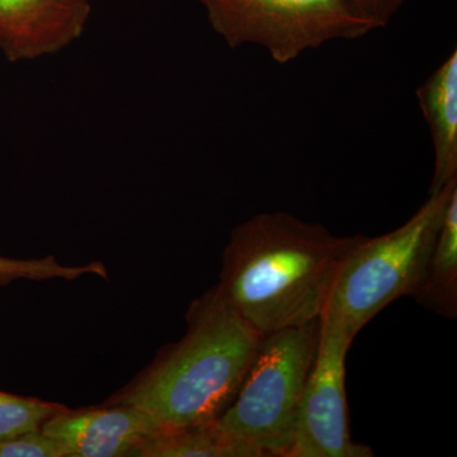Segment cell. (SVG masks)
Wrapping results in <instances>:
<instances>
[{"label":"cell","instance_id":"obj_1","mask_svg":"<svg viewBox=\"0 0 457 457\" xmlns=\"http://www.w3.org/2000/svg\"><path fill=\"white\" fill-rule=\"evenodd\" d=\"M362 237L335 236L288 212L260 213L231 233L213 291L263 337L311 323Z\"/></svg>","mask_w":457,"mask_h":457},{"label":"cell","instance_id":"obj_5","mask_svg":"<svg viewBox=\"0 0 457 457\" xmlns=\"http://www.w3.org/2000/svg\"><path fill=\"white\" fill-rule=\"evenodd\" d=\"M231 47L257 45L279 64L335 40H353L375 27L342 0H198Z\"/></svg>","mask_w":457,"mask_h":457},{"label":"cell","instance_id":"obj_14","mask_svg":"<svg viewBox=\"0 0 457 457\" xmlns=\"http://www.w3.org/2000/svg\"><path fill=\"white\" fill-rule=\"evenodd\" d=\"M0 457H64L55 441L41 431L0 441Z\"/></svg>","mask_w":457,"mask_h":457},{"label":"cell","instance_id":"obj_6","mask_svg":"<svg viewBox=\"0 0 457 457\" xmlns=\"http://www.w3.org/2000/svg\"><path fill=\"white\" fill-rule=\"evenodd\" d=\"M353 338L323 326L314 365L303 389L288 457H372L348 428L345 359Z\"/></svg>","mask_w":457,"mask_h":457},{"label":"cell","instance_id":"obj_7","mask_svg":"<svg viewBox=\"0 0 457 457\" xmlns=\"http://www.w3.org/2000/svg\"><path fill=\"white\" fill-rule=\"evenodd\" d=\"M90 0H0V51L9 62L55 55L82 37Z\"/></svg>","mask_w":457,"mask_h":457},{"label":"cell","instance_id":"obj_11","mask_svg":"<svg viewBox=\"0 0 457 457\" xmlns=\"http://www.w3.org/2000/svg\"><path fill=\"white\" fill-rule=\"evenodd\" d=\"M137 457H261L252 447L219 431L212 422L164 429L149 438Z\"/></svg>","mask_w":457,"mask_h":457},{"label":"cell","instance_id":"obj_3","mask_svg":"<svg viewBox=\"0 0 457 457\" xmlns=\"http://www.w3.org/2000/svg\"><path fill=\"white\" fill-rule=\"evenodd\" d=\"M457 179L407 222L381 237H363L337 270L320 321L354 339L369 321L402 296H413L444 220Z\"/></svg>","mask_w":457,"mask_h":457},{"label":"cell","instance_id":"obj_2","mask_svg":"<svg viewBox=\"0 0 457 457\" xmlns=\"http://www.w3.org/2000/svg\"><path fill=\"white\" fill-rule=\"evenodd\" d=\"M187 321L186 336L119 402L145 411L163 429L204 425L220 416L263 338L213 288L192 303Z\"/></svg>","mask_w":457,"mask_h":457},{"label":"cell","instance_id":"obj_12","mask_svg":"<svg viewBox=\"0 0 457 457\" xmlns=\"http://www.w3.org/2000/svg\"><path fill=\"white\" fill-rule=\"evenodd\" d=\"M64 411L56 403L0 392V441L41 431L46 420Z\"/></svg>","mask_w":457,"mask_h":457},{"label":"cell","instance_id":"obj_15","mask_svg":"<svg viewBox=\"0 0 457 457\" xmlns=\"http://www.w3.org/2000/svg\"><path fill=\"white\" fill-rule=\"evenodd\" d=\"M354 16L368 21L376 29L389 23L405 0H342Z\"/></svg>","mask_w":457,"mask_h":457},{"label":"cell","instance_id":"obj_4","mask_svg":"<svg viewBox=\"0 0 457 457\" xmlns=\"http://www.w3.org/2000/svg\"><path fill=\"white\" fill-rule=\"evenodd\" d=\"M319 339L320 319L264 336L236 398L213 420L216 428L261 457H288Z\"/></svg>","mask_w":457,"mask_h":457},{"label":"cell","instance_id":"obj_9","mask_svg":"<svg viewBox=\"0 0 457 457\" xmlns=\"http://www.w3.org/2000/svg\"><path fill=\"white\" fill-rule=\"evenodd\" d=\"M431 132L435 170L429 194L457 179V51L450 53L417 90Z\"/></svg>","mask_w":457,"mask_h":457},{"label":"cell","instance_id":"obj_10","mask_svg":"<svg viewBox=\"0 0 457 457\" xmlns=\"http://www.w3.org/2000/svg\"><path fill=\"white\" fill-rule=\"evenodd\" d=\"M411 297L441 317L457 318V188L447 203L425 273Z\"/></svg>","mask_w":457,"mask_h":457},{"label":"cell","instance_id":"obj_8","mask_svg":"<svg viewBox=\"0 0 457 457\" xmlns=\"http://www.w3.org/2000/svg\"><path fill=\"white\" fill-rule=\"evenodd\" d=\"M162 431L154 418L128 404L82 411L66 409L41 428L59 445L64 457L137 456L140 447Z\"/></svg>","mask_w":457,"mask_h":457},{"label":"cell","instance_id":"obj_13","mask_svg":"<svg viewBox=\"0 0 457 457\" xmlns=\"http://www.w3.org/2000/svg\"><path fill=\"white\" fill-rule=\"evenodd\" d=\"M86 275L107 278V270L101 262L69 267L62 266L54 257L42 258V260H13V258L0 257V285H7L21 278L33 279V281L62 278L66 281H74Z\"/></svg>","mask_w":457,"mask_h":457}]
</instances>
